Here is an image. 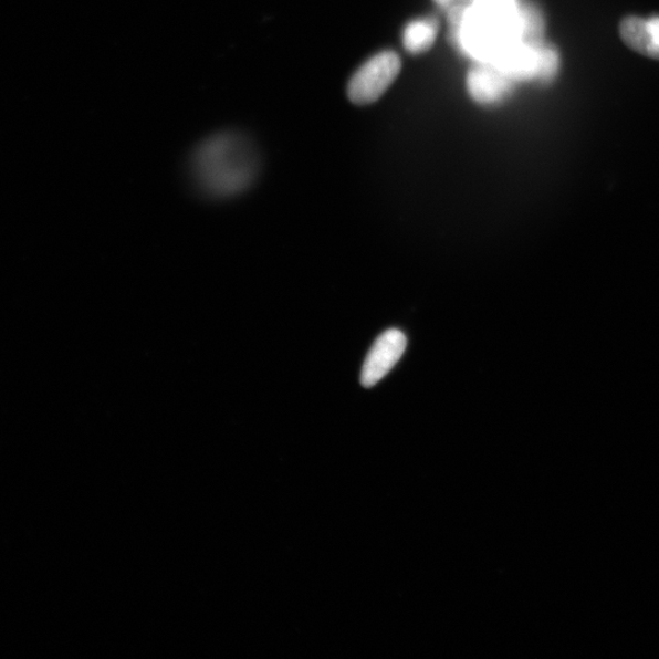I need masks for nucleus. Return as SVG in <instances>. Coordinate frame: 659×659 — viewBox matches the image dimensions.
Listing matches in <instances>:
<instances>
[{"instance_id":"f257e3e1","label":"nucleus","mask_w":659,"mask_h":659,"mask_svg":"<svg viewBox=\"0 0 659 659\" xmlns=\"http://www.w3.org/2000/svg\"><path fill=\"white\" fill-rule=\"evenodd\" d=\"M191 185L210 201H227L250 190L261 172L253 140L239 132H221L198 144L188 159Z\"/></svg>"},{"instance_id":"f03ea898","label":"nucleus","mask_w":659,"mask_h":659,"mask_svg":"<svg viewBox=\"0 0 659 659\" xmlns=\"http://www.w3.org/2000/svg\"><path fill=\"white\" fill-rule=\"evenodd\" d=\"M492 64L514 82L537 81L547 84L558 74L559 55L552 45L513 43Z\"/></svg>"},{"instance_id":"7ed1b4c3","label":"nucleus","mask_w":659,"mask_h":659,"mask_svg":"<svg viewBox=\"0 0 659 659\" xmlns=\"http://www.w3.org/2000/svg\"><path fill=\"white\" fill-rule=\"evenodd\" d=\"M401 57L391 51L374 55L353 75L348 84L352 103L367 105L378 101L401 72Z\"/></svg>"},{"instance_id":"20e7f679","label":"nucleus","mask_w":659,"mask_h":659,"mask_svg":"<svg viewBox=\"0 0 659 659\" xmlns=\"http://www.w3.org/2000/svg\"><path fill=\"white\" fill-rule=\"evenodd\" d=\"M407 348V337L398 328L387 330L376 338L362 369L360 381L372 387L390 373Z\"/></svg>"},{"instance_id":"39448f33","label":"nucleus","mask_w":659,"mask_h":659,"mask_svg":"<svg viewBox=\"0 0 659 659\" xmlns=\"http://www.w3.org/2000/svg\"><path fill=\"white\" fill-rule=\"evenodd\" d=\"M514 81L502 70L487 62H479L469 70L467 88L472 98L482 105L502 102L512 92Z\"/></svg>"},{"instance_id":"423d86ee","label":"nucleus","mask_w":659,"mask_h":659,"mask_svg":"<svg viewBox=\"0 0 659 659\" xmlns=\"http://www.w3.org/2000/svg\"><path fill=\"white\" fill-rule=\"evenodd\" d=\"M620 36L635 52L659 59V18H628L621 22Z\"/></svg>"},{"instance_id":"0eeeda50","label":"nucleus","mask_w":659,"mask_h":659,"mask_svg":"<svg viewBox=\"0 0 659 659\" xmlns=\"http://www.w3.org/2000/svg\"><path fill=\"white\" fill-rule=\"evenodd\" d=\"M439 22L437 19L427 18L408 23L404 33L405 49L410 54H421L431 49L437 40Z\"/></svg>"},{"instance_id":"6e6552de","label":"nucleus","mask_w":659,"mask_h":659,"mask_svg":"<svg viewBox=\"0 0 659 659\" xmlns=\"http://www.w3.org/2000/svg\"><path fill=\"white\" fill-rule=\"evenodd\" d=\"M517 20H520V39L522 43L536 45L544 42L545 22L543 14L535 6L520 2Z\"/></svg>"},{"instance_id":"1a4fd4ad","label":"nucleus","mask_w":659,"mask_h":659,"mask_svg":"<svg viewBox=\"0 0 659 659\" xmlns=\"http://www.w3.org/2000/svg\"><path fill=\"white\" fill-rule=\"evenodd\" d=\"M435 2H437L442 9L447 10L453 7V0H435Z\"/></svg>"}]
</instances>
